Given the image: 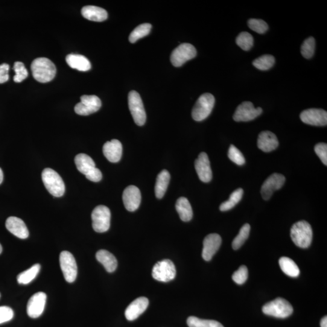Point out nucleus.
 <instances>
[{
    "label": "nucleus",
    "mask_w": 327,
    "mask_h": 327,
    "mask_svg": "<svg viewBox=\"0 0 327 327\" xmlns=\"http://www.w3.org/2000/svg\"><path fill=\"white\" fill-rule=\"evenodd\" d=\"M31 70L36 80L42 83L51 81L57 73L55 64L47 58H39L34 60L31 64Z\"/></svg>",
    "instance_id": "1"
},
{
    "label": "nucleus",
    "mask_w": 327,
    "mask_h": 327,
    "mask_svg": "<svg viewBox=\"0 0 327 327\" xmlns=\"http://www.w3.org/2000/svg\"><path fill=\"white\" fill-rule=\"evenodd\" d=\"M292 241L297 247L306 249L311 245L313 231L308 222L300 221L292 226L290 230Z\"/></svg>",
    "instance_id": "2"
},
{
    "label": "nucleus",
    "mask_w": 327,
    "mask_h": 327,
    "mask_svg": "<svg viewBox=\"0 0 327 327\" xmlns=\"http://www.w3.org/2000/svg\"><path fill=\"white\" fill-rule=\"evenodd\" d=\"M45 188L54 197H61L65 192V185L60 175L53 169L46 168L42 172Z\"/></svg>",
    "instance_id": "3"
},
{
    "label": "nucleus",
    "mask_w": 327,
    "mask_h": 327,
    "mask_svg": "<svg viewBox=\"0 0 327 327\" xmlns=\"http://www.w3.org/2000/svg\"><path fill=\"white\" fill-rule=\"evenodd\" d=\"M215 99L210 93H204L198 99L192 110V118L196 121H202L206 119L214 109Z\"/></svg>",
    "instance_id": "4"
},
{
    "label": "nucleus",
    "mask_w": 327,
    "mask_h": 327,
    "mask_svg": "<svg viewBox=\"0 0 327 327\" xmlns=\"http://www.w3.org/2000/svg\"><path fill=\"white\" fill-rule=\"evenodd\" d=\"M262 311L268 316L284 319L293 313V308L287 300L279 297L265 304Z\"/></svg>",
    "instance_id": "5"
},
{
    "label": "nucleus",
    "mask_w": 327,
    "mask_h": 327,
    "mask_svg": "<svg viewBox=\"0 0 327 327\" xmlns=\"http://www.w3.org/2000/svg\"><path fill=\"white\" fill-rule=\"evenodd\" d=\"M111 214L105 206L96 207L92 213V227L96 232L104 233L109 229Z\"/></svg>",
    "instance_id": "6"
},
{
    "label": "nucleus",
    "mask_w": 327,
    "mask_h": 327,
    "mask_svg": "<svg viewBox=\"0 0 327 327\" xmlns=\"http://www.w3.org/2000/svg\"><path fill=\"white\" fill-rule=\"evenodd\" d=\"M128 107L135 123L142 126L145 123L146 113L142 99L139 93L131 91L128 96Z\"/></svg>",
    "instance_id": "7"
},
{
    "label": "nucleus",
    "mask_w": 327,
    "mask_h": 327,
    "mask_svg": "<svg viewBox=\"0 0 327 327\" xmlns=\"http://www.w3.org/2000/svg\"><path fill=\"white\" fill-rule=\"evenodd\" d=\"M60 263L64 279L69 283L74 282L78 274L77 264L74 256L68 251H63L60 254Z\"/></svg>",
    "instance_id": "8"
},
{
    "label": "nucleus",
    "mask_w": 327,
    "mask_h": 327,
    "mask_svg": "<svg viewBox=\"0 0 327 327\" xmlns=\"http://www.w3.org/2000/svg\"><path fill=\"white\" fill-rule=\"evenodd\" d=\"M176 268L171 260L165 259L157 262L152 270V276L156 281L168 282L176 276Z\"/></svg>",
    "instance_id": "9"
},
{
    "label": "nucleus",
    "mask_w": 327,
    "mask_h": 327,
    "mask_svg": "<svg viewBox=\"0 0 327 327\" xmlns=\"http://www.w3.org/2000/svg\"><path fill=\"white\" fill-rule=\"evenodd\" d=\"M197 50L191 44H182L172 52L171 57V63L175 67H181L187 61L197 56Z\"/></svg>",
    "instance_id": "10"
},
{
    "label": "nucleus",
    "mask_w": 327,
    "mask_h": 327,
    "mask_svg": "<svg viewBox=\"0 0 327 327\" xmlns=\"http://www.w3.org/2000/svg\"><path fill=\"white\" fill-rule=\"evenodd\" d=\"M101 107L100 99L95 95H83L80 103L75 107V112L79 115L87 116L97 112Z\"/></svg>",
    "instance_id": "11"
},
{
    "label": "nucleus",
    "mask_w": 327,
    "mask_h": 327,
    "mask_svg": "<svg viewBox=\"0 0 327 327\" xmlns=\"http://www.w3.org/2000/svg\"><path fill=\"white\" fill-rule=\"evenodd\" d=\"M262 113L261 107L255 108L251 102L245 101L236 108L233 118L237 122L250 121L258 117Z\"/></svg>",
    "instance_id": "12"
},
{
    "label": "nucleus",
    "mask_w": 327,
    "mask_h": 327,
    "mask_svg": "<svg viewBox=\"0 0 327 327\" xmlns=\"http://www.w3.org/2000/svg\"><path fill=\"white\" fill-rule=\"evenodd\" d=\"M300 118L306 124L325 126L327 124V112L321 109H308L300 114Z\"/></svg>",
    "instance_id": "13"
},
{
    "label": "nucleus",
    "mask_w": 327,
    "mask_h": 327,
    "mask_svg": "<svg viewBox=\"0 0 327 327\" xmlns=\"http://www.w3.org/2000/svg\"><path fill=\"white\" fill-rule=\"evenodd\" d=\"M285 182L284 175L273 174L265 181L261 187V195L264 200H268L277 190L281 189Z\"/></svg>",
    "instance_id": "14"
},
{
    "label": "nucleus",
    "mask_w": 327,
    "mask_h": 327,
    "mask_svg": "<svg viewBox=\"0 0 327 327\" xmlns=\"http://www.w3.org/2000/svg\"><path fill=\"white\" fill-rule=\"evenodd\" d=\"M47 296L43 292H38L29 299L27 305V313L31 318L39 317L45 310Z\"/></svg>",
    "instance_id": "15"
},
{
    "label": "nucleus",
    "mask_w": 327,
    "mask_h": 327,
    "mask_svg": "<svg viewBox=\"0 0 327 327\" xmlns=\"http://www.w3.org/2000/svg\"><path fill=\"white\" fill-rule=\"evenodd\" d=\"M125 208L128 211L135 212L139 208L141 201V194L139 189L135 186H128L122 194Z\"/></svg>",
    "instance_id": "16"
},
{
    "label": "nucleus",
    "mask_w": 327,
    "mask_h": 327,
    "mask_svg": "<svg viewBox=\"0 0 327 327\" xmlns=\"http://www.w3.org/2000/svg\"><path fill=\"white\" fill-rule=\"evenodd\" d=\"M196 171L201 182L209 183L212 179V171L209 156L205 152L200 154L195 162Z\"/></svg>",
    "instance_id": "17"
},
{
    "label": "nucleus",
    "mask_w": 327,
    "mask_h": 327,
    "mask_svg": "<svg viewBox=\"0 0 327 327\" xmlns=\"http://www.w3.org/2000/svg\"><path fill=\"white\" fill-rule=\"evenodd\" d=\"M222 239L220 235L213 233L207 235L203 242V258L205 261H209L220 249Z\"/></svg>",
    "instance_id": "18"
},
{
    "label": "nucleus",
    "mask_w": 327,
    "mask_h": 327,
    "mask_svg": "<svg viewBox=\"0 0 327 327\" xmlns=\"http://www.w3.org/2000/svg\"><path fill=\"white\" fill-rule=\"evenodd\" d=\"M148 300L145 297H140L130 303L125 309V316L128 320L132 321L144 313L147 308Z\"/></svg>",
    "instance_id": "19"
},
{
    "label": "nucleus",
    "mask_w": 327,
    "mask_h": 327,
    "mask_svg": "<svg viewBox=\"0 0 327 327\" xmlns=\"http://www.w3.org/2000/svg\"><path fill=\"white\" fill-rule=\"evenodd\" d=\"M6 227L11 233L17 238L26 239L29 235V230L24 221L21 219L15 217H11L7 219L6 222Z\"/></svg>",
    "instance_id": "20"
},
{
    "label": "nucleus",
    "mask_w": 327,
    "mask_h": 327,
    "mask_svg": "<svg viewBox=\"0 0 327 327\" xmlns=\"http://www.w3.org/2000/svg\"><path fill=\"white\" fill-rule=\"evenodd\" d=\"M103 154L111 162L116 163L120 160L122 154L121 142L117 139L107 141L103 145Z\"/></svg>",
    "instance_id": "21"
},
{
    "label": "nucleus",
    "mask_w": 327,
    "mask_h": 327,
    "mask_svg": "<svg viewBox=\"0 0 327 327\" xmlns=\"http://www.w3.org/2000/svg\"><path fill=\"white\" fill-rule=\"evenodd\" d=\"M257 144L260 150L268 153L276 149L279 141L273 133L270 131H264L259 133Z\"/></svg>",
    "instance_id": "22"
},
{
    "label": "nucleus",
    "mask_w": 327,
    "mask_h": 327,
    "mask_svg": "<svg viewBox=\"0 0 327 327\" xmlns=\"http://www.w3.org/2000/svg\"><path fill=\"white\" fill-rule=\"evenodd\" d=\"M81 14L84 18L96 22H104L108 17V14L106 10L94 6L84 7L82 9Z\"/></svg>",
    "instance_id": "23"
},
{
    "label": "nucleus",
    "mask_w": 327,
    "mask_h": 327,
    "mask_svg": "<svg viewBox=\"0 0 327 327\" xmlns=\"http://www.w3.org/2000/svg\"><path fill=\"white\" fill-rule=\"evenodd\" d=\"M75 165L80 173L87 176L96 169L95 163L91 157L85 153H80L75 157Z\"/></svg>",
    "instance_id": "24"
},
{
    "label": "nucleus",
    "mask_w": 327,
    "mask_h": 327,
    "mask_svg": "<svg viewBox=\"0 0 327 327\" xmlns=\"http://www.w3.org/2000/svg\"><path fill=\"white\" fill-rule=\"evenodd\" d=\"M66 63L71 68L79 71L86 72L91 69V64L83 55L69 54L66 58Z\"/></svg>",
    "instance_id": "25"
},
{
    "label": "nucleus",
    "mask_w": 327,
    "mask_h": 327,
    "mask_svg": "<svg viewBox=\"0 0 327 327\" xmlns=\"http://www.w3.org/2000/svg\"><path fill=\"white\" fill-rule=\"evenodd\" d=\"M96 258L103 265L107 272L112 273L117 268V260L112 253L107 250H99L96 254Z\"/></svg>",
    "instance_id": "26"
},
{
    "label": "nucleus",
    "mask_w": 327,
    "mask_h": 327,
    "mask_svg": "<svg viewBox=\"0 0 327 327\" xmlns=\"http://www.w3.org/2000/svg\"><path fill=\"white\" fill-rule=\"evenodd\" d=\"M171 175L166 170H163L157 175L155 186H154V193L156 197L161 199L165 196L170 182Z\"/></svg>",
    "instance_id": "27"
},
{
    "label": "nucleus",
    "mask_w": 327,
    "mask_h": 327,
    "mask_svg": "<svg viewBox=\"0 0 327 327\" xmlns=\"http://www.w3.org/2000/svg\"><path fill=\"white\" fill-rule=\"evenodd\" d=\"M176 209L183 221L189 222L192 220L193 210L191 204L186 198L181 197L177 200Z\"/></svg>",
    "instance_id": "28"
},
{
    "label": "nucleus",
    "mask_w": 327,
    "mask_h": 327,
    "mask_svg": "<svg viewBox=\"0 0 327 327\" xmlns=\"http://www.w3.org/2000/svg\"><path fill=\"white\" fill-rule=\"evenodd\" d=\"M279 264L283 272L287 276L292 277L299 276V268L293 260L287 257H282L279 259Z\"/></svg>",
    "instance_id": "29"
},
{
    "label": "nucleus",
    "mask_w": 327,
    "mask_h": 327,
    "mask_svg": "<svg viewBox=\"0 0 327 327\" xmlns=\"http://www.w3.org/2000/svg\"><path fill=\"white\" fill-rule=\"evenodd\" d=\"M40 269L41 265L40 264H36L32 265L30 268L19 274L17 276V281L20 284H29L36 278L40 272Z\"/></svg>",
    "instance_id": "30"
},
{
    "label": "nucleus",
    "mask_w": 327,
    "mask_h": 327,
    "mask_svg": "<svg viewBox=\"0 0 327 327\" xmlns=\"http://www.w3.org/2000/svg\"><path fill=\"white\" fill-rule=\"evenodd\" d=\"M244 194L243 189L239 188L236 190L230 196L229 200L225 201L223 203L221 204L220 207V209L222 212L228 211V210H231L234 207L236 204H238L242 200V196Z\"/></svg>",
    "instance_id": "31"
},
{
    "label": "nucleus",
    "mask_w": 327,
    "mask_h": 327,
    "mask_svg": "<svg viewBox=\"0 0 327 327\" xmlns=\"http://www.w3.org/2000/svg\"><path fill=\"white\" fill-rule=\"evenodd\" d=\"M275 58L271 55H264L253 61V66L261 71H267L272 68Z\"/></svg>",
    "instance_id": "32"
},
{
    "label": "nucleus",
    "mask_w": 327,
    "mask_h": 327,
    "mask_svg": "<svg viewBox=\"0 0 327 327\" xmlns=\"http://www.w3.org/2000/svg\"><path fill=\"white\" fill-rule=\"evenodd\" d=\"M187 323L189 327H224L217 320L201 319L195 316L189 317Z\"/></svg>",
    "instance_id": "33"
},
{
    "label": "nucleus",
    "mask_w": 327,
    "mask_h": 327,
    "mask_svg": "<svg viewBox=\"0 0 327 327\" xmlns=\"http://www.w3.org/2000/svg\"><path fill=\"white\" fill-rule=\"evenodd\" d=\"M151 29V25L148 23H144L136 27L132 32L129 36V41L130 43H134L137 42L139 39L147 36L149 34Z\"/></svg>",
    "instance_id": "34"
},
{
    "label": "nucleus",
    "mask_w": 327,
    "mask_h": 327,
    "mask_svg": "<svg viewBox=\"0 0 327 327\" xmlns=\"http://www.w3.org/2000/svg\"><path fill=\"white\" fill-rule=\"evenodd\" d=\"M250 232V226L249 224H245L242 227L239 234L233 241L232 247L233 249L238 250L244 244L245 241L249 238Z\"/></svg>",
    "instance_id": "35"
},
{
    "label": "nucleus",
    "mask_w": 327,
    "mask_h": 327,
    "mask_svg": "<svg viewBox=\"0 0 327 327\" xmlns=\"http://www.w3.org/2000/svg\"><path fill=\"white\" fill-rule=\"evenodd\" d=\"M236 45L245 51L250 50L253 45V38L249 32H242L236 39Z\"/></svg>",
    "instance_id": "36"
},
{
    "label": "nucleus",
    "mask_w": 327,
    "mask_h": 327,
    "mask_svg": "<svg viewBox=\"0 0 327 327\" xmlns=\"http://www.w3.org/2000/svg\"><path fill=\"white\" fill-rule=\"evenodd\" d=\"M315 40L313 37H310L308 39H306L303 42L301 48H300V52L302 56L306 58V59H309L313 56L315 51Z\"/></svg>",
    "instance_id": "37"
},
{
    "label": "nucleus",
    "mask_w": 327,
    "mask_h": 327,
    "mask_svg": "<svg viewBox=\"0 0 327 327\" xmlns=\"http://www.w3.org/2000/svg\"><path fill=\"white\" fill-rule=\"evenodd\" d=\"M14 70L16 72L14 80L16 83H21L28 77V72L26 69L25 64L20 61L15 63Z\"/></svg>",
    "instance_id": "38"
},
{
    "label": "nucleus",
    "mask_w": 327,
    "mask_h": 327,
    "mask_svg": "<svg viewBox=\"0 0 327 327\" xmlns=\"http://www.w3.org/2000/svg\"><path fill=\"white\" fill-rule=\"evenodd\" d=\"M248 25L250 29L259 34H264L268 29L267 23L262 20L250 19L248 21Z\"/></svg>",
    "instance_id": "39"
},
{
    "label": "nucleus",
    "mask_w": 327,
    "mask_h": 327,
    "mask_svg": "<svg viewBox=\"0 0 327 327\" xmlns=\"http://www.w3.org/2000/svg\"><path fill=\"white\" fill-rule=\"evenodd\" d=\"M228 156L232 161L238 166L244 165L245 163V159L243 154L235 145H230L229 151H228Z\"/></svg>",
    "instance_id": "40"
},
{
    "label": "nucleus",
    "mask_w": 327,
    "mask_h": 327,
    "mask_svg": "<svg viewBox=\"0 0 327 327\" xmlns=\"http://www.w3.org/2000/svg\"><path fill=\"white\" fill-rule=\"evenodd\" d=\"M248 279V269L245 265H241L232 275L233 281L239 285L244 284Z\"/></svg>",
    "instance_id": "41"
},
{
    "label": "nucleus",
    "mask_w": 327,
    "mask_h": 327,
    "mask_svg": "<svg viewBox=\"0 0 327 327\" xmlns=\"http://www.w3.org/2000/svg\"><path fill=\"white\" fill-rule=\"evenodd\" d=\"M314 151L324 165H327V145L325 143H318L314 147Z\"/></svg>",
    "instance_id": "42"
},
{
    "label": "nucleus",
    "mask_w": 327,
    "mask_h": 327,
    "mask_svg": "<svg viewBox=\"0 0 327 327\" xmlns=\"http://www.w3.org/2000/svg\"><path fill=\"white\" fill-rule=\"evenodd\" d=\"M13 309L7 306H0V324L10 321L14 317Z\"/></svg>",
    "instance_id": "43"
},
{
    "label": "nucleus",
    "mask_w": 327,
    "mask_h": 327,
    "mask_svg": "<svg viewBox=\"0 0 327 327\" xmlns=\"http://www.w3.org/2000/svg\"><path fill=\"white\" fill-rule=\"evenodd\" d=\"M9 71H10V66L8 64H3L0 65V84L5 83L9 80L10 78Z\"/></svg>",
    "instance_id": "44"
},
{
    "label": "nucleus",
    "mask_w": 327,
    "mask_h": 327,
    "mask_svg": "<svg viewBox=\"0 0 327 327\" xmlns=\"http://www.w3.org/2000/svg\"><path fill=\"white\" fill-rule=\"evenodd\" d=\"M86 177L90 182L97 183L100 182L102 177H103V175H102L101 172L98 169L96 168L91 174L87 175Z\"/></svg>",
    "instance_id": "45"
},
{
    "label": "nucleus",
    "mask_w": 327,
    "mask_h": 327,
    "mask_svg": "<svg viewBox=\"0 0 327 327\" xmlns=\"http://www.w3.org/2000/svg\"><path fill=\"white\" fill-rule=\"evenodd\" d=\"M321 327H327V317L325 316L320 320Z\"/></svg>",
    "instance_id": "46"
},
{
    "label": "nucleus",
    "mask_w": 327,
    "mask_h": 327,
    "mask_svg": "<svg viewBox=\"0 0 327 327\" xmlns=\"http://www.w3.org/2000/svg\"><path fill=\"white\" fill-rule=\"evenodd\" d=\"M3 181H4V173H3L2 169L0 168V185L2 183Z\"/></svg>",
    "instance_id": "47"
},
{
    "label": "nucleus",
    "mask_w": 327,
    "mask_h": 327,
    "mask_svg": "<svg viewBox=\"0 0 327 327\" xmlns=\"http://www.w3.org/2000/svg\"><path fill=\"white\" fill-rule=\"evenodd\" d=\"M2 251H3V248H2V245L0 244V254H1L2 253Z\"/></svg>",
    "instance_id": "48"
},
{
    "label": "nucleus",
    "mask_w": 327,
    "mask_h": 327,
    "mask_svg": "<svg viewBox=\"0 0 327 327\" xmlns=\"http://www.w3.org/2000/svg\"><path fill=\"white\" fill-rule=\"evenodd\" d=\"M0 296H1V294H0Z\"/></svg>",
    "instance_id": "49"
}]
</instances>
